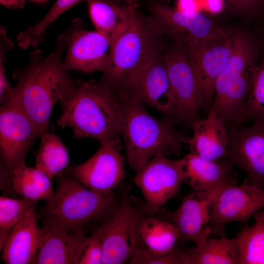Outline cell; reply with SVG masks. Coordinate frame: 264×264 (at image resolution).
I'll return each mask as SVG.
<instances>
[{
	"label": "cell",
	"mask_w": 264,
	"mask_h": 264,
	"mask_svg": "<svg viewBox=\"0 0 264 264\" xmlns=\"http://www.w3.org/2000/svg\"><path fill=\"white\" fill-rule=\"evenodd\" d=\"M66 48L63 33L55 50L46 57L39 49L31 52L30 61L24 68L14 73L18 80L7 103L19 108L36 126L40 138L48 132L49 119L58 101L75 88L77 82L67 72L62 60Z\"/></svg>",
	"instance_id": "obj_1"
},
{
	"label": "cell",
	"mask_w": 264,
	"mask_h": 264,
	"mask_svg": "<svg viewBox=\"0 0 264 264\" xmlns=\"http://www.w3.org/2000/svg\"><path fill=\"white\" fill-rule=\"evenodd\" d=\"M60 103V127L72 128L77 138L90 137L119 148L123 101L116 92L100 82L77 83Z\"/></svg>",
	"instance_id": "obj_2"
},
{
	"label": "cell",
	"mask_w": 264,
	"mask_h": 264,
	"mask_svg": "<svg viewBox=\"0 0 264 264\" xmlns=\"http://www.w3.org/2000/svg\"><path fill=\"white\" fill-rule=\"evenodd\" d=\"M137 8L130 6L127 22L110 42L109 62L100 82L116 92L140 66L168 46L154 18Z\"/></svg>",
	"instance_id": "obj_3"
},
{
	"label": "cell",
	"mask_w": 264,
	"mask_h": 264,
	"mask_svg": "<svg viewBox=\"0 0 264 264\" xmlns=\"http://www.w3.org/2000/svg\"><path fill=\"white\" fill-rule=\"evenodd\" d=\"M120 95L123 101L121 134L132 169L137 173L158 155H179L190 137L176 130L171 121L152 116L143 104Z\"/></svg>",
	"instance_id": "obj_4"
},
{
	"label": "cell",
	"mask_w": 264,
	"mask_h": 264,
	"mask_svg": "<svg viewBox=\"0 0 264 264\" xmlns=\"http://www.w3.org/2000/svg\"><path fill=\"white\" fill-rule=\"evenodd\" d=\"M117 202L112 193L101 194L81 184L72 176L59 175L52 198L42 208V218L68 232L83 230L90 222L105 219Z\"/></svg>",
	"instance_id": "obj_5"
},
{
	"label": "cell",
	"mask_w": 264,
	"mask_h": 264,
	"mask_svg": "<svg viewBox=\"0 0 264 264\" xmlns=\"http://www.w3.org/2000/svg\"><path fill=\"white\" fill-rule=\"evenodd\" d=\"M164 59L169 82V94L176 122L191 127L201 119L204 103L198 80L187 54L185 44L175 42L168 46Z\"/></svg>",
	"instance_id": "obj_6"
},
{
	"label": "cell",
	"mask_w": 264,
	"mask_h": 264,
	"mask_svg": "<svg viewBox=\"0 0 264 264\" xmlns=\"http://www.w3.org/2000/svg\"><path fill=\"white\" fill-rule=\"evenodd\" d=\"M127 196L117 202L110 214L95 230L102 243L103 264L129 261L141 242L139 225L146 216Z\"/></svg>",
	"instance_id": "obj_7"
},
{
	"label": "cell",
	"mask_w": 264,
	"mask_h": 264,
	"mask_svg": "<svg viewBox=\"0 0 264 264\" xmlns=\"http://www.w3.org/2000/svg\"><path fill=\"white\" fill-rule=\"evenodd\" d=\"M234 46V36L215 29L192 46L185 47L208 111L213 98L215 83L229 60Z\"/></svg>",
	"instance_id": "obj_8"
},
{
	"label": "cell",
	"mask_w": 264,
	"mask_h": 264,
	"mask_svg": "<svg viewBox=\"0 0 264 264\" xmlns=\"http://www.w3.org/2000/svg\"><path fill=\"white\" fill-rule=\"evenodd\" d=\"M185 160L158 155L149 160L133 178L145 199L146 212L154 214L176 196L184 180Z\"/></svg>",
	"instance_id": "obj_9"
},
{
	"label": "cell",
	"mask_w": 264,
	"mask_h": 264,
	"mask_svg": "<svg viewBox=\"0 0 264 264\" xmlns=\"http://www.w3.org/2000/svg\"><path fill=\"white\" fill-rule=\"evenodd\" d=\"M164 53L154 55L140 66L117 93L154 108L174 123L176 119L169 94Z\"/></svg>",
	"instance_id": "obj_10"
},
{
	"label": "cell",
	"mask_w": 264,
	"mask_h": 264,
	"mask_svg": "<svg viewBox=\"0 0 264 264\" xmlns=\"http://www.w3.org/2000/svg\"><path fill=\"white\" fill-rule=\"evenodd\" d=\"M264 209V191L245 180L241 185L225 184L217 191L212 203L208 229L211 233L224 236L226 223H246Z\"/></svg>",
	"instance_id": "obj_11"
},
{
	"label": "cell",
	"mask_w": 264,
	"mask_h": 264,
	"mask_svg": "<svg viewBox=\"0 0 264 264\" xmlns=\"http://www.w3.org/2000/svg\"><path fill=\"white\" fill-rule=\"evenodd\" d=\"M252 122L249 126L228 129L223 159L242 170L251 185L264 191V117Z\"/></svg>",
	"instance_id": "obj_12"
},
{
	"label": "cell",
	"mask_w": 264,
	"mask_h": 264,
	"mask_svg": "<svg viewBox=\"0 0 264 264\" xmlns=\"http://www.w3.org/2000/svg\"><path fill=\"white\" fill-rule=\"evenodd\" d=\"M40 138L32 120L12 103L0 108V152L2 167L9 176L25 164L26 155L35 140Z\"/></svg>",
	"instance_id": "obj_13"
},
{
	"label": "cell",
	"mask_w": 264,
	"mask_h": 264,
	"mask_svg": "<svg viewBox=\"0 0 264 264\" xmlns=\"http://www.w3.org/2000/svg\"><path fill=\"white\" fill-rule=\"evenodd\" d=\"M66 53L63 65L67 70L86 73L103 72L109 62L110 40L95 30L83 29L81 19H75L64 33Z\"/></svg>",
	"instance_id": "obj_14"
},
{
	"label": "cell",
	"mask_w": 264,
	"mask_h": 264,
	"mask_svg": "<svg viewBox=\"0 0 264 264\" xmlns=\"http://www.w3.org/2000/svg\"><path fill=\"white\" fill-rule=\"evenodd\" d=\"M118 149L110 143L100 144L99 149L90 158L70 168L71 175L95 192L112 193L125 176L124 160Z\"/></svg>",
	"instance_id": "obj_15"
},
{
	"label": "cell",
	"mask_w": 264,
	"mask_h": 264,
	"mask_svg": "<svg viewBox=\"0 0 264 264\" xmlns=\"http://www.w3.org/2000/svg\"><path fill=\"white\" fill-rule=\"evenodd\" d=\"M147 9L165 35L189 48L215 29L211 21L200 12L187 13L170 5V0H147Z\"/></svg>",
	"instance_id": "obj_16"
},
{
	"label": "cell",
	"mask_w": 264,
	"mask_h": 264,
	"mask_svg": "<svg viewBox=\"0 0 264 264\" xmlns=\"http://www.w3.org/2000/svg\"><path fill=\"white\" fill-rule=\"evenodd\" d=\"M219 189L195 191L183 197L176 211L166 213L165 220L179 231L180 243L192 241L198 247L203 245L210 234L208 223L212 203Z\"/></svg>",
	"instance_id": "obj_17"
},
{
	"label": "cell",
	"mask_w": 264,
	"mask_h": 264,
	"mask_svg": "<svg viewBox=\"0 0 264 264\" xmlns=\"http://www.w3.org/2000/svg\"><path fill=\"white\" fill-rule=\"evenodd\" d=\"M40 244L34 264H75L86 236L84 230L68 232L42 218Z\"/></svg>",
	"instance_id": "obj_18"
},
{
	"label": "cell",
	"mask_w": 264,
	"mask_h": 264,
	"mask_svg": "<svg viewBox=\"0 0 264 264\" xmlns=\"http://www.w3.org/2000/svg\"><path fill=\"white\" fill-rule=\"evenodd\" d=\"M192 136L188 142L190 153L210 160L223 159L228 144V129L211 109L204 119L193 123Z\"/></svg>",
	"instance_id": "obj_19"
},
{
	"label": "cell",
	"mask_w": 264,
	"mask_h": 264,
	"mask_svg": "<svg viewBox=\"0 0 264 264\" xmlns=\"http://www.w3.org/2000/svg\"><path fill=\"white\" fill-rule=\"evenodd\" d=\"M185 160L184 181L195 191H213L225 184H236L237 174L227 161L210 160L190 153Z\"/></svg>",
	"instance_id": "obj_20"
},
{
	"label": "cell",
	"mask_w": 264,
	"mask_h": 264,
	"mask_svg": "<svg viewBox=\"0 0 264 264\" xmlns=\"http://www.w3.org/2000/svg\"><path fill=\"white\" fill-rule=\"evenodd\" d=\"M36 206L29 209L8 236L2 249L1 259L5 264H33L41 236Z\"/></svg>",
	"instance_id": "obj_21"
},
{
	"label": "cell",
	"mask_w": 264,
	"mask_h": 264,
	"mask_svg": "<svg viewBox=\"0 0 264 264\" xmlns=\"http://www.w3.org/2000/svg\"><path fill=\"white\" fill-rule=\"evenodd\" d=\"M181 264H239L236 240L208 238L200 247L195 245L181 252Z\"/></svg>",
	"instance_id": "obj_22"
},
{
	"label": "cell",
	"mask_w": 264,
	"mask_h": 264,
	"mask_svg": "<svg viewBox=\"0 0 264 264\" xmlns=\"http://www.w3.org/2000/svg\"><path fill=\"white\" fill-rule=\"evenodd\" d=\"M141 241L151 252L170 254L179 248L180 234L171 222L154 216H145L139 225Z\"/></svg>",
	"instance_id": "obj_23"
},
{
	"label": "cell",
	"mask_w": 264,
	"mask_h": 264,
	"mask_svg": "<svg viewBox=\"0 0 264 264\" xmlns=\"http://www.w3.org/2000/svg\"><path fill=\"white\" fill-rule=\"evenodd\" d=\"M89 15L96 30L112 39L128 22L130 6L110 3L105 0H87Z\"/></svg>",
	"instance_id": "obj_24"
},
{
	"label": "cell",
	"mask_w": 264,
	"mask_h": 264,
	"mask_svg": "<svg viewBox=\"0 0 264 264\" xmlns=\"http://www.w3.org/2000/svg\"><path fill=\"white\" fill-rule=\"evenodd\" d=\"M10 177L13 189L23 198L47 202L54 193L51 179L36 167L24 164L15 169Z\"/></svg>",
	"instance_id": "obj_25"
},
{
	"label": "cell",
	"mask_w": 264,
	"mask_h": 264,
	"mask_svg": "<svg viewBox=\"0 0 264 264\" xmlns=\"http://www.w3.org/2000/svg\"><path fill=\"white\" fill-rule=\"evenodd\" d=\"M36 154L35 167L51 179L60 175L69 163L67 149L60 137L47 132L43 134Z\"/></svg>",
	"instance_id": "obj_26"
},
{
	"label": "cell",
	"mask_w": 264,
	"mask_h": 264,
	"mask_svg": "<svg viewBox=\"0 0 264 264\" xmlns=\"http://www.w3.org/2000/svg\"><path fill=\"white\" fill-rule=\"evenodd\" d=\"M255 222L239 232L235 239L239 253V264H264V220Z\"/></svg>",
	"instance_id": "obj_27"
},
{
	"label": "cell",
	"mask_w": 264,
	"mask_h": 264,
	"mask_svg": "<svg viewBox=\"0 0 264 264\" xmlns=\"http://www.w3.org/2000/svg\"><path fill=\"white\" fill-rule=\"evenodd\" d=\"M38 200L25 198L15 199L3 196L0 197V250L14 227L29 209L36 205Z\"/></svg>",
	"instance_id": "obj_28"
},
{
	"label": "cell",
	"mask_w": 264,
	"mask_h": 264,
	"mask_svg": "<svg viewBox=\"0 0 264 264\" xmlns=\"http://www.w3.org/2000/svg\"><path fill=\"white\" fill-rule=\"evenodd\" d=\"M256 66L252 86L245 105V123L264 117V48Z\"/></svg>",
	"instance_id": "obj_29"
},
{
	"label": "cell",
	"mask_w": 264,
	"mask_h": 264,
	"mask_svg": "<svg viewBox=\"0 0 264 264\" xmlns=\"http://www.w3.org/2000/svg\"><path fill=\"white\" fill-rule=\"evenodd\" d=\"M103 264V249L101 240L94 231L83 241L77 255L75 264Z\"/></svg>",
	"instance_id": "obj_30"
},
{
	"label": "cell",
	"mask_w": 264,
	"mask_h": 264,
	"mask_svg": "<svg viewBox=\"0 0 264 264\" xmlns=\"http://www.w3.org/2000/svg\"><path fill=\"white\" fill-rule=\"evenodd\" d=\"M182 249L178 248L167 255H159L150 251L141 241L130 260L132 264H181Z\"/></svg>",
	"instance_id": "obj_31"
},
{
	"label": "cell",
	"mask_w": 264,
	"mask_h": 264,
	"mask_svg": "<svg viewBox=\"0 0 264 264\" xmlns=\"http://www.w3.org/2000/svg\"><path fill=\"white\" fill-rule=\"evenodd\" d=\"M82 0H56L46 15L41 20V25L47 27L61 14Z\"/></svg>",
	"instance_id": "obj_32"
},
{
	"label": "cell",
	"mask_w": 264,
	"mask_h": 264,
	"mask_svg": "<svg viewBox=\"0 0 264 264\" xmlns=\"http://www.w3.org/2000/svg\"><path fill=\"white\" fill-rule=\"evenodd\" d=\"M229 7L238 11L251 14L260 12L264 7V0H226Z\"/></svg>",
	"instance_id": "obj_33"
},
{
	"label": "cell",
	"mask_w": 264,
	"mask_h": 264,
	"mask_svg": "<svg viewBox=\"0 0 264 264\" xmlns=\"http://www.w3.org/2000/svg\"><path fill=\"white\" fill-rule=\"evenodd\" d=\"M176 8L187 13L199 12L198 0H176Z\"/></svg>",
	"instance_id": "obj_34"
},
{
	"label": "cell",
	"mask_w": 264,
	"mask_h": 264,
	"mask_svg": "<svg viewBox=\"0 0 264 264\" xmlns=\"http://www.w3.org/2000/svg\"><path fill=\"white\" fill-rule=\"evenodd\" d=\"M205 1L208 10L214 14L221 12L225 6L224 0H205Z\"/></svg>",
	"instance_id": "obj_35"
},
{
	"label": "cell",
	"mask_w": 264,
	"mask_h": 264,
	"mask_svg": "<svg viewBox=\"0 0 264 264\" xmlns=\"http://www.w3.org/2000/svg\"><path fill=\"white\" fill-rule=\"evenodd\" d=\"M0 3L8 9L22 8L24 6L25 0H0Z\"/></svg>",
	"instance_id": "obj_36"
},
{
	"label": "cell",
	"mask_w": 264,
	"mask_h": 264,
	"mask_svg": "<svg viewBox=\"0 0 264 264\" xmlns=\"http://www.w3.org/2000/svg\"><path fill=\"white\" fill-rule=\"evenodd\" d=\"M110 3L120 4V1L132 6L137 7L139 0H105Z\"/></svg>",
	"instance_id": "obj_37"
},
{
	"label": "cell",
	"mask_w": 264,
	"mask_h": 264,
	"mask_svg": "<svg viewBox=\"0 0 264 264\" xmlns=\"http://www.w3.org/2000/svg\"><path fill=\"white\" fill-rule=\"evenodd\" d=\"M253 217L255 219H260L264 220V209L256 213Z\"/></svg>",
	"instance_id": "obj_38"
},
{
	"label": "cell",
	"mask_w": 264,
	"mask_h": 264,
	"mask_svg": "<svg viewBox=\"0 0 264 264\" xmlns=\"http://www.w3.org/2000/svg\"><path fill=\"white\" fill-rule=\"evenodd\" d=\"M32 1H34V2H44V1H45L47 0H30Z\"/></svg>",
	"instance_id": "obj_39"
}]
</instances>
